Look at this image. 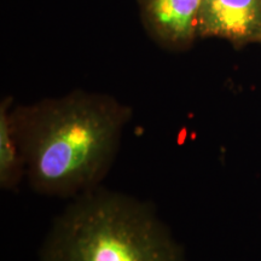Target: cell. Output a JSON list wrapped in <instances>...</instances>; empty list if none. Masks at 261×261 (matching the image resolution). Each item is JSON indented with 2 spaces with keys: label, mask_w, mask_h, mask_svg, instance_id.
<instances>
[{
  "label": "cell",
  "mask_w": 261,
  "mask_h": 261,
  "mask_svg": "<svg viewBox=\"0 0 261 261\" xmlns=\"http://www.w3.org/2000/svg\"><path fill=\"white\" fill-rule=\"evenodd\" d=\"M12 113L33 190L73 198L99 187L132 115L114 97L81 90Z\"/></svg>",
  "instance_id": "cell-1"
},
{
  "label": "cell",
  "mask_w": 261,
  "mask_h": 261,
  "mask_svg": "<svg viewBox=\"0 0 261 261\" xmlns=\"http://www.w3.org/2000/svg\"><path fill=\"white\" fill-rule=\"evenodd\" d=\"M41 261H185L154 208L97 187L76 196L55 219Z\"/></svg>",
  "instance_id": "cell-2"
},
{
  "label": "cell",
  "mask_w": 261,
  "mask_h": 261,
  "mask_svg": "<svg viewBox=\"0 0 261 261\" xmlns=\"http://www.w3.org/2000/svg\"><path fill=\"white\" fill-rule=\"evenodd\" d=\"M203 0H138L142 23L160 47L187 51L198 38Z\"/></svg>",
  "instance_id": "cell-3"
},
{
  "label": "cell",
  "mask_w": 261,
  "mask_h": 261,
  "mask_svg": "<svg viewBox=\"0 0 261 261\" xmlns=\"http://www.w3.org/2000/svg\"><path fill=\"white\" fill-rule=\"evenodd\" d=\"M198 38H221L236 47L261 42V0H203Z\"/></svg>",
  "instance_id": "cell-4"
},
{
  "label": "cell",
  "mask_w": 261,
  "mask_h": 261,
  "mask_svg": "<svg viewBox=\"0 0 261 261\" xmlns=\"http://www.w3.org/2000/svg\"><path fill=\"white\" fill-rule=\"evenodd\" d=\"M12 107L11 98H5L0 104V188L3 190H14L25 175L23 152Z\"/></svg>",
  "instance_id": "cell-5"
}]
</instances>
